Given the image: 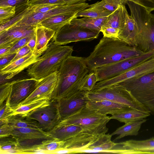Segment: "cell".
Returning a JSON list of instances; mask_svg holds the SVG:
<instances>
[{
  "mask_svg": "<svg viewBox=\"0 0 154 154\" xmlns=\"http://www.w3.org/2000/svg\"><path fill=\"white\" fill-rule=\"evenodd\" d=\"M29 0H0V7H16L27 5Z\"/></svg>",
  "mask_w": 154,
  "mask_h": 154,
  "instance_id": "cell-40",
  "label": "cell"
},
{
  "mask_svg": "<svg viewBox=\"0 0 154 154\" xmlns=\"http://www.w3.org/2000/svg\"><path fill=\"white\" fill-rule=\"evenodd\" d=\"M97 82V75L95 72L94 71L90 72L82 80L79 89L87 92L91 91Z\"/></svg>",
  "mask_w": 154,
  "mask_h": 154,
  "instance_id": "cell-34",
  "label": "cell"
},
{
  "mask_svg": "<svg viewBox=\"0 0 154 154\" xmlns=\"http://www.w3.org/2000/svg\"><path fill=\"white\" fill-rule=\"evenodd\" d=\"M50 100L47 99H42L27 104L21 105L14 110L13 114L18 113L27 114L35 109L49 104Z\"/></svg>",
  "mask_w": 154,
  "mask_h": 154,
  "instance_id": "cell-35",
  "label": "cell"
},
{
  "mask_svg": "<svg viewBox=\"0 0 154 154\" xmlns=\"http://www.w3.org/2000/svg\"><path fill=\"white\" fill-rule=\"evenodd\" d=\"M137 34L136 23L133 18L129 15L122 29L119 33L118 38L128 45L136 48Z\"/></svg>",
  "mask_w": 154,
  "mask_h": 154,
  "instance_id": "cell-23",
  "label": "cell"
},
{
  "mask_svg": "<svg viewBox=\"0 0 154 154\" xmlns=\"http://www.w3.org/2000/svg\"><path fill=\"white\" fill-rule=\"evenodd\" d=\"M154 148V137L144 140H130L116 143L112 150H116L117 153L121 154L123 150L130 149H145Z\"/></svg>",
  "mask_w": 154,
  "mask_h": 154,
  "instance_id": "cell-26",
  "label": "cell"
},
{
  "mask_svg": "<svg viewBox=\"0 0 154 154\" xmlns=\"http://www.w3.org/2000/svg\"><path fill=\"white\" fill-rule=\"evenodd\" d=\"M32 51L27 45L20 49L16 53L11 62L20 58Z\"/></svg>",
  "mask_w": 154,
  "mask_h": 154,
  "instance_id": "cell-48",
  "label": "cell"
},
{
  "mask_svg": "<svg viewBox=\"0 0 154 154\" xmlns=\"http://www.w3.org/2000/svg\"><path fill=\"white\" fill-rule=\"evenodd\" d=\"M1 154H22L21 149L17 138L11 135L0 137Z\"/></svg>",
  "mask_w": 154,
  "mask_h": 154,
  "instance_id": "cell-31",
  "label": "cell"
},
{
  "mask_svg": "<svg viewBox=\"0 0 154 154\" xmlns=\"http://www.w3.org/2000/svg\"><path fill=\"white\" fill-rule=\"evenodd\" d=\"M12 82L11 93L6 100L10 107L14 110L35 90L39 80L30 77Z\"/></svg>",
  "mask_w": 154,
  "mask_h": 154,
  "instance_id": "cell-12",
  "label": "cell"
},
{
  "mask_svg": "<svg viewBox=\"0 0 154 154\" xmlns=\"http://www.w3.org/2000/svg\"><path fill=\"white\" fill-rule=\"evenodd\" d=\"M14 110L10 107L6 100L0 105V119H7L14 114Z\"/></svg>",
  "mask_w": 154,
  "mask_h": 154,
  "instance_id": "cell-41",
  "label": "cell"
},
{
  "mask_svg": "<svg viewBox=\"0 0 154 154\" xmlns=\"http://www.w3.org/2000/svg\"><path fill=\"white\" fill-rule=\"evenodd\" d=\"M90 101L107 100L127 105L134 109L150 113L129 91L121 85H116L97 91L88 92Z\"/></svg>",
  "mask_w": 154,
  "mask_h": 154,
  "instance_id": "cell-8",
  "label": "cell"
},
{
  "mask_svg": "<svg viewBox=\"0 0 154 154\" xmlns=\"http://www.w3.org/2000/svg\"><path fill=\"white\" fill-rule=\"evenodd\" d=\"M63 5H70L85 2L86 0H62Z\"/></svg>",
  "mask_w": 154,
  "mask_h": 154,
  "instance_id": "cell-50",
  "label": "cell"
},
{
  "mask_svg": "<svg viewBox=\"0 0 154 154\" xmlns=\"http://www.w3.org/2000/svg\"><path fill=\"white\" fill-rule=\"evenodd\" d=\"M100 32L82 28L70 23L56 32L52 41L60 45L79 41H90L98 38Z\"/></svg>",
  "mask_w": 154,
  "mask_h": 154,
  "instance_id": "cell-10",
  "label": "cell"
},
{
  "mask_svg": "<svg viewBox=\"0 0 154 154\" xmlns=\"http://www.w3.org/2000/svg\"><path fill=\"white\" fill-rule=\"evenodd\" d=\"M144 8L149 13L154 10V0H126Z\"/></svg>",
  "mask_w": 154,
  "mask_h": 154,
  "instance_id": "cell-42",
  "label": "cell"
},
{
  "mask_svg": "<svg viewBox=\"0 0 154 154\" xmlns=\"http://www.w3.org/2000/svg\"><path fill=\"white\" fill-rule=\"evenodd\" d=\"M32 0H29V1H32Z\"/></svg>",
  "mask_w": 154,
  "mask_h": 154,
  "instance_id": "cell-52",
  "label": "cell"
},
{
  "mask_svg": "<svg viewBox=\"0 0 154 154\" xmlns=\"http://www.w3.org/2000/svg\"><path fill=\"white\" fill-rule=\"evenodd\" d=\"M58 79V72L57 71L39 79L35 90L20 106L42 99L51 100L57 84Z\"/></svg>",
  "mask_w": 154,
  "mask_h": 154,
  "instance_id": "cell-15",
  "label": "cell"
},
{
  "mask_svg": "<svg viewBox=\"0 0 154 154\" xmlns=\"http://www.w3.org/2000/svg\"><path fill=\"white\" fill-rule=\"evenodd\" d=\"M11 47H6L0 48V57L7 54L8 53Z\"/></svg>",
  "mask_w": 154,
  "mask_h": 154,
  "instance_id": "cell-51",
  "label": "cell"
},
{
  "mask_svg": "<svg viewBox=\"0 0 154 154\" xmlns=\"http://www.w3.org/2000/svg\"><path fill=\"white\" fill-rule=\"evenodd\" d=\"M89 72L84 57L72 55L67 57L58 71L57 82L51 99L58 100L80 90V84Z\"/></svg>",
  "mask_w": 154,
  "mask_h": 154,
  "instance_id": "cell-2",
  "label": "cell"
},
{
  "mask_svg": "<svg viewBox=\"0 0 154 154\" xmlns=\"http://www.w3.org/2000/svg\"><path fill=\"white\" fill-rule=\"evenodd\" d=\"M144 53L118 38L103 36L90 55L85 58L90 72Z\"/></svg>",
  "mask_w": 154,
  "mask_h": 154,
  "instance_id": "cell-1",
  "label": "cell"
},
{
  "mask_svg": "<svg viewBox=\"0 0 154 154\" xmlns=\"http://www.w3.org/2000/svg\"><path fill=\"white\" fill-rule=\"evenodd\" d=\"M87 105L105 115H114L132 109L126 105L107 100L96 101H89Z\"/></svg>",
  "mask_w": 154,
  "mask_h": 154,
  "instance_id": "cell-19",
  "label": "cell"
},
{
  "mask_svg": "<svg viewBox=\"0 0 154 154\" xmlns=\"http://www.w3.org/2000/svg\"><path fill=\"white\" fill-rule=\"evenodd\" d=\"M126 4L137 27L136 48L145 53L154 50V14L131 1Z\"/></svg>",
  "mask_w": 154,
  "mask_h": 154,
  "instance_id": "cell-5",
  "label": "cell"
},
{
  "mask_svg": "<svg viewBox=\"0 0 154 154\" xmlns=\"http://www.w3.org/2000/svg\"><path fill=\"white\" fill-rule=\"evenodd\" d=\"M122 154H154V148L145 149H127L122 151Z\"/></svg>",
  "mask_w": 154,
  "mask_h": 154,
  "instance_id": "cell-46",
  "label": "cell"
},
{
  "mask_svg": "<svg viewBox=\"0 0 154 154\" xmlns=\"http://www.w3.org/2000/svg\"><path fill=\"white\" fill-rule=\"evenodd\" d=\"M30 119L37 121L41 129L48 132L61 120L57 101L51 99L49 104L35 109L26 114Z\"/></svg>",
  "mask_w": 154,
  "mask_h": 154,
  "instance_id": "cell-11",
  "label": "cell"
},
{
  "mask_svg": "<svg viewBox=\"0 0 154 154\" xmlns=\"http://www.w3.org/2000/svg\"><path fill=\"white\" fill-rule=\"evenodd\" d=\"M7 119L8 123L14 128H28L42 130L38 122L30 119L26 114H13L8 117Z\"/></svg>",
  "mask_w": 154,
  "mask_h": 154,
  "instance_id": "cell-27",
  "label": "cell"
},
{
  "mask_svg": "<svg viewBox=\"0 0 154 154\" xmlns=\"http://www.w3.org/2000/svg\"><path fill=\"white\" fill-rule=\"evenodd\" d=\"M128 15L125 5H120L107 16L103 26L115 28L119 29L120 32L122 29Z\"/></svg>",
  "mask_w": 154,
  "mask_h": 154,
  "instance_id": "cell-25",
  "label": "cell"
},
{
  "mask_svg": "<svg viewBox=\"0 0 154 154\" xmlns=\"http://www.w3.org/2000/svg\"><path fill=\"white\" fill-rule=\"evenodd\" d=\"M112 12L106 9L101 5L100 2L91 5L89 8L82 10L76 14L77 17H87L98 18L107 17Z\"/></svg>",
  "mask_w": 154,
  "mask_h": 154,
  "instance_id": "cell-32",
  "label": "cell"
},
{
  "mask_svg": "<svg viewBox=\"0 0 154 154\" xmlns=\"http://www.w3.org/2000/svg\"><path fill=\"white\" fill-rule=\"evenodd\" d=\"M111 119L110 116L101 114L86 105L61 120L56 126L76 125L93 135L98 136L108 132L106 125Z\"/></svg>",
  "mask_w": 154,
  "mask_h": 154,
  "instance_id": "cell-4",
  "label": "cell"
},
{
  "mask_svg": "<svg viewBox=\"0 0 154 154\" xmlns=\"http://www.w3.org/2000/svg\"><path fill=\"white\" fill-rule=\"evenodd\" d=\"M89 5L85 2L59 5L45 13L35 12L28 5L16 14L15 22L11 27H36L41 22L50 17L59 14L75 15Z\"/></svg>",
  "mask_w": 154,
  "mask_h": 154,
  "instance_id": "cell-6",
  "label": "cell"
},
{
  "mask_svg": "<svg viewBox=\"0 0 154 154\" xmlns=\"http://www.w3.org/2000/svg\"><path fill=\"white\" fill-rule=\"evenodd\" d=\"M87 91L80 90L77 92L58 100V106L61 120L85 106L89 101Z\"/></svg>",
  "mask_w": 154,
  "mask_h": 154,
  "instance_id": "cell-16",
  "label": "cell"
},
{
  "mask_svg": "<svg viewBox=\"0 0 154 154\" xmlns=\"http://www.w3.org/2000/svg\"><path fill=\"white\" fill-rule=\"evenodd\" d=\"M16 7H0V24L3 25L11 19L15 15Z\"/></svg>",
  "mask_w": 154,
  "mask_h": 154,
  "instance_id": "cell-36",
  "label": "cell"
},
{
  "mask_svg": "<svg viewBox=\"0 0 154 154\" xmlns=\"http://www.w3.org/2000/svg\"><path fill=\"white\" fill-rule=\"evenodd\" d=\"M112 136L109 134H101L98 135L95 140L86 148L76 152L79 153H114L112 150L116 145L111 139Z\"/></svg>",
  "mask_w": 154,
  "mask_h": 154,
  "instance_id": "cell-20",
  "label": "cell"
},
{
  "mask_svg": "<svg viewBox=\"0 0 154 154\" xmlns=\"http://www.w3.org/2000/svg\"><path fill=\"white\" fill-rule=\"evenodd\" d=\"M40 57L31 52L0 69V75L5 76V79H10L38 61Z\"/></svg>",
  "mask_w": 154,
  "mask_h": 154,
  "instance_id": "cell-17",
  "label": "cell"
},
{
  "mask_svg": "<svg viewBox=\"0 0 154 154\" xmlns=\"http://www.w3.org/2000/svg\"><path fill=\"white\" fill-rule=\"evenodd\" d=\"M55 33L51 29L38 25L35 28L36 45L33 53L41 56L48 48Z\"/></svg>",
  "mask_w": 154,
  "mask_h": 154,
  "instance_id": "cell-21",
  "label": "cell"
},
{
  "mask_svg": "<svg viewBox=\"0 0 154 154\" xmlns=\"http://www.w3.org/2000/svg\"><path fill=\"white\" fill-rule=\"evenodd\" d=\"M101 32L103 33V36L118 38V36L120 30L115 28L102 26Z\"/></svg>",
  "mask_w": 154,
  "mask_h": 154,
  "instance_id": "cell-43",
  "label": "cell"
},
{
  "mask_svg": "<svg viewBox=\"0 0 154 154\" xmlns=\"http://www.w3.org/2000/svg\"><path fill=\"white\" fill-rule=\"evenodd\" d=\"M35 35V32L21 38L15 45L11 48L8 54L16 53L20 49L27 45L30 39Z\"/></svg>",
  "mask_w": 154,
  "mask_h": 154,
  "instance_id": "cell-38",
  "label": "cell"
},
{
  "mask_svg": "<svg viewBox=\"0 0 154 154\" xmlns=\"http://www.w3.org/2000/svg\"><path fill=\"white\" fill-rule=\"evenodd\" d=\"M88 0V1H91V0Z\"/></svg>",
  "mask_w": 154,
  "mask_h": 154,
  "instance_id": "cell-53",
  "label": "cell"
},
{
  "mask_svg": "<svg viewBox=\"0 0 154 154\" xmlns=\"http://www.w3.org/2000/svg\"><path fill=\"white\" fill-rule=\"evenodd\" d=\"M36 45L35 35L29 41L27 45L31 51L33 52L34 51Z\"/></svg>",
  "mask_w": 154,
  "mask_h": 154,
  "instance_id": "cell-49",
  "label": "cell"
},
{
  "mask_svg": "<svg viewBox=\"0 0 154 154\" xmlns=\"http://www.w3.org/2000/svg\"><path fill=\"white\" fill-rule=\"evenodd\" d=\"M153 72L154 56L119 75L99 82V85L101 89H103L116 85L129 79L143 76Z\"/></svg>",
  "mask_w": 154,
  "mask_h": 154,
  "instance_id": "cell-14",
  "label": "cell"
},
{
  "mask_svg": "<svg viewBox=\"0 0 154 154\" xmlns=\"http://www.w3.org/2000/svg\"><path fill=\"white\" fill-rule=\"evenodd\" d=\"M146 120V119H144L125 123L123 126L117 128L111 134L112 136L119 135L115 139V140L126 136L137 135L141 125Z\"/></svg>",
  "mask_w": 154,
  "mask_h": 154,
  "instance_id": "cell-28",
  "label": "cell"
},
{
  "mask_svg": "<svg viewBox=\"0 0 154 154\" xmlns=\"http://www.w3.org/2000/svg\"><path fill=\"white\" fill-rule=\"evenodd\" d=\"M36 27H11L0 32V48L11 47L22 38L35 32Z\"/></svg>",
  "mask_w": 154,
  "mask_h": 154,
  "instance_id": "cell-18",
  "label": "cell"
},
{
  "mask_svg": "<svg viewBox=\"0 0 154 154\" xmlns=\"http://www.w3.org/2000/svg\"><path fill=\"white\" fill-rule=\"evenodd\" d=\"M73 47L55 44L52 41L39 60L27 70L28 75L37 80L58 71L63 60L72 55Z\"/></svg>",
  "mask_w": 154,
  "mask_h": 154,
  "instance_id": "cell-3",
  "label": "cell"
},
{
  "mask_svg": "<svg viewBox=\"0 0 154 154\" xmlns=\"http://www.w3.org/2000/svg\"><path fill=\"white\" fill-rule=\"evenodd\" d=\"M150 113L132 109L112 116L111 119H116L125 123L145 119L150 115Z\"/></svg>",
  "mask_w": 154,
  "mask_h": 154,
  "instance_id": "cell-33",
  "label": "cell"
},
{
  "mask_svg": "<svg viewBox=\"0 0 154 154\" xmlns=\"http://www.w3.org/2000/svg\"><path fill=\"white\" fill-rule=\"evenodd\" d=\"M153 56L154 50L137 56L97 68L93 71L96 73L97 82H98L119 75Z\"/></svg>",
  "mask_w": 154,
  "mask_h": 154,
  "instance_id": "cell-9",
  "label": "cell"
},
{
  "mask_svg": "<svg viewBox=\"0 0 154 154\" xmlns=\"http://www.w3.org/2000/svg\"><path fill=\"white\" fill-rule=\"evenodd\" d=\"M116 85L129 91L154 115V72L125 80Z\"/></svg>",
  "mask_w": 154,
  "mask_h": 154,
  "instance_id": "cell-7",
  "label": "cell"
},
{
  "mask_svg": "<svg viewBox=\"0 0 154 154\" xmlns=\"http://www.w3.org/2000/svg\"><path fill=\"white\" fill-rule=\"evenodd\" d=\"M107 17L98 18L83 17L81 18H75L70 23L82 28L101 32L102 26L104 24Z\"/></svg>",
  "mask_w": 154,
  "mask_h": 154,
  "instance_id": "cell-30",
  "label": "cell"
},
{
  "mask_svg": "<svg viewBox=\"0 0 154 154\" xmlns=\"http://www.w3.org/2000/svg\"><path fill=\"white\" fill-rule=\"evenodd\" d=\"M12 82L1 84L0 89V105L2 104L9 97L11 93Z\"/></svg>",
  "mask_w": 154,
  "mask_h": 154,
  "instance_id": "cell-39",
  "label": "cell"
},
{
  "mask_svg": "<svg viewBox=\"0 0 154 154\" xmlns=\"http://www.w3.org/2000/svg\"><path fill=\"white\" fill-rule=\"evenodd\" d=\"M97 136L88 132L80 133L65 141L62 148L69 150L70 153H75L78 151L87 148Z\"/></svg>",
  "mask_w": 154,
  "mask_h": 154,
  "instance_id": "cell-22",
  "label": "cell"
},
{
  "mask_svg": "<svg viewBox=\"0 0 154 154\" xmlns=\"http://www.w3.org/2000/svg\"><path fill=\"white\" fill-rule=\"evenodd\" d=\"M16 53L10 54L0 57V69L10 63Z\"/></svg>",
  "mask_w": 154,
  "mask_h": 154,
  "instance_id": "cell-45",
  "label": "cell"
},
{
  "mask_svg": "<svg viewBox=\"0 0 154 154\" xmlns=\"http://www.w3.org/2000/svg\"><path fill=\"white\" fill-rule=\"evenodd\" d=\"M84 132L88 133L79 126L68 125L56 126L48 133L54 138L61 141H65L79 134Z\"/></svg>",
  "mask_w": 154,
  "mask_h": 154,
  "instance_id": "cell-24",
  "label": "cell"
},
{
  "mask_svg": "<svg viewBox=\"0 0 154 154\" xmlns=\"http://www.w3.org/2000/svg\"><path fill=\"white\" fill-rule=\"evenodd\" d=\"M75 18H77L76 14L57 15L43 21L39 24L56 32L65 25L70 23L71 21Z\"/></svg>",
  "mask_w": 154,
  "mask_h": 154,
  "instance_id": "cell-29",
  "label": "cell"
},
{
  "mask_svg": "<svg viewBox=\"0 0 154 154\" xmlns=\"http://www.w3.org/2000/svg\"><path fill=\"white\" fill-rule=\"evenodd\" d=\"M126 0H102L101 5L108 10L112 12L120 5H125Z\"/></svg>",
  "mask_w": 154,
  "mask_h": 154,
  "instance_id": "cell-37",
  "label": "cell"
},
{
  "mask_svg": "<svg viewBox=\"0 0 154 154\" xmlns=\"http://www.w3.org/2000/svg\"><path fill=\"white\" fill-rule=\"evenodd\" d=\"M54 4L63 5L62 0H34L28 1V6H32L42 4Z\"/></svg>",
  "mask_w": 154,
  "mask_h": 154,
  "instance_id": "cell-44",
  "label": "cell"
},
{
  "mask_svg": "<svg viewBox=\"0 0 154 154\" xmlns=\"http://www.w3.org/2000/svg\"><path fill=\"white\" fill-rule=\"evenodd\" d=\"M11 135L17 139L22 150L41 144L44 140L54 138L42 130L32 128H15Z\"/></svg>",
  "mask_w": 154,
  "mask_h": 154,
  "instance_id": "cell-13",
  "label": "cell"
},
{
  "mask_svg": "<svg viewBox=\"0 0 154 154\" xmlns=\"http://www.w3.org/2000/svg\"><path fill=\"white\" fill-rule=\"evenodd\" d=\"M14 128L8 123L0 126V137L11 135Z\"/></svg>",
  "mask_w": 154,
  "mask_h": 154,
  "instance_id": "cell-47",
  "label": "cell"
}]
</instances>
